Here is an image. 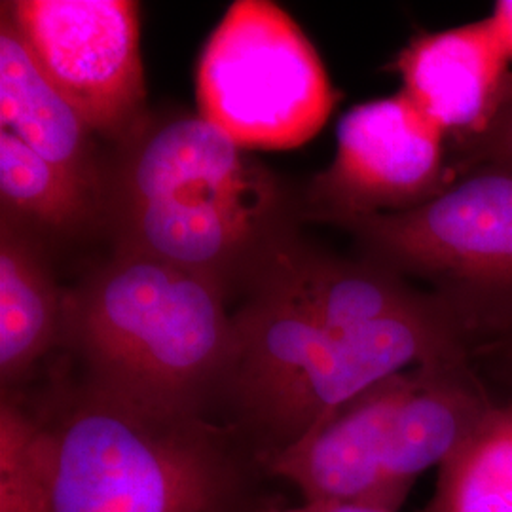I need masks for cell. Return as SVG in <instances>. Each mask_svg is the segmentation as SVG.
I'll list each match as a JSON object with an SVG mask.
<instances>
[{
    "instance_id": "obj_1",
    "label": "cell",
    "mask_w": 512,
    "mask_h": 512,
    "mask_svg": "<svg viewBox=\"0 0 512 512\" xmlns=\"http://www.w3.org/2000/svg\"><path fill=\"white\" fill-rule=\"evenodd\" d=\"M52 446L46 512H262V459L224 421L152 410L80 378L35 401Z\"/></svg>"
},
{
    "instance_id": "obj_2",
    "label": "cell",
    "mask_w": 512,
    "mask_h": 512,
    "mask_svg": "<svg viewBox=\"0 0 512 512\" xmlns=\"http://www.w3.org/2000/svg\"><path fill=\"white\" fill-rule=\"evenodd\" d=\"M116 251L209 277L256 283L293 243L289 194L202 116L139 131L118 169Z\"/></svg>"
},
{
    "instance_id": "obj_3",
    "label": "cell",
    "mask_w": 512,
    "mask_h": 512,
    "mask_svg": "<svg viewBox=\"0 0 512 512\" xmlns=\"http://www.w3.org/2000/svg\"><path fill=\"white\" fill-rule=\"evenodd\" d=\"M217 281L116 251L65 302L63 344L78 378L160 412L217 420L238 351Z\"/></svg>"
},
{
    "instance_id": "obj_4",
    "label": "cell",
    "mask_w": 512,
    "mask_h": 512,
    "mask_svg": "<svg viewBox=\"0 0 512 512\" xmlns=\"http://www.w3.org/2000/svg\"><path fill=\"white\" fill-rule=\"evenodd\" d=\"M196 90L202 118L243 150L302 147L336 103L317 50L268 0L228 8L203 48Z\"/></svg>"
},
{
    "instance_id": "obj_5",
    "label": "cell",
    "mask_w": 512,
    "mask_h": 512,
    "mask_svg": "<svg viewBox=\"0 0 512 512\" xmlns=\"http://www.w3.org/2000/svg\"><path fill=\"white\" fill-rule=\"evenodd\" d=\"M467 346L465 321L446 302L342 334L329 332L287 384L228 425L264 461L366 389L416 366L465 359Z\"/></svg>"
},
{
    "instance_id": "obj_6",
    "label": "cell",
    "mask_w": 512,
    "mask_h": 512,
    "mask_svg": "<svg viewBox=\"0 0 512 512\" xmlns=\"http://www.w3.org/2000/svg\"><path fill=\"white\" fill-rule=\"evenodd\" d=\"M2 12L92 133L133 137L147 99L137 2L16 0Z\"/></svg>"
},
{
    "instance_id": "obj_7",
    "label": "cell",
    "mask_w": 512,
    "mask_h": 512,
    "mask_svg": "<svg viewBox=\"0 0 512 512\" xmlns=\"http://www.w3.org/2000/svg\"><path fill=\"white\" fill-rule=\"evenodd\" d=\"M395 272L512 293V169L480 165L433 200L338 224Z\"/></svg>"
},
{
    "instance_id": "obj_8",
    "label": "cell",
    "mask_w": 512,
    "mask_h": 512,
    "mask_svg": "<svg viewBox=\"0 0 512 512\" xmlns=\"http://www.w3.org/2000/svg\"><path fill=\"white\" fill-rule=\"evenodd\" d=\"M446 139L404 92L353 107L332 164L311 181L308 215L342 224L433 200L459 177L446 164Z\"/></svg>"
},
{
    "instance_id": "obj_9",
    "label": "cell",
    "mask_w": 512,
    "mask_h": 512,
    "mask_svg": "<svg viewBox=\"0 0 512 512\" xmlns=\"http://www.w3.org/2000/svg\"><path fill=\"white\" fill-rule=\"evenodd\" d=\"M418 368L366 389L319 421L287 450L264 459L268 475L291 482L302 501H353L380 507V490L404 403Z\"/></svg>"
},
{
    "instance_id": "obj_10",
    "label": "cell",
    "mask_w": 512,
    "mask_h": 512,
    "mask_svg": "<svg viewBox=\"0 0 512 512\" xmlns=\"http://www.w3.org/2000/svg\"><path fill=\"white\" fill-rule=\"evenodd\" d=\"M393 67L403 92L459 147L486 131L512 88L511 57L490 18L414 38Z\"/></svg>"
},
{
    "instance_id": "obj_11",
    "label": "cell",
    "mask_w": 512,
    "mask_h": 512,
    "mask_svg": "<svg viewBox=\"0 0 512 512\" xmlns=\"http://www.w3.org/2000/svg\"><path fill=\"white\" fill-rule=\"evenodd\" d=\"M0 126L95 194L99 192L92 129L42 73L4 12L0 18Z\"/></svg>"
},
{
    "instance_id": "obj_12",
    "label": "cell",
    "mask_w": 512,
    "mask_h": 512,
    "mask_svg": "<svg viewBox=\"0 0 512 512\" xmlns=\"http://www.w3.org/2000/svg\"><path fill=\"white\" fill-rule=\"evenodd\" d=\"M65 302L35 239L16 220L0 226V385L19 391L63 344Z\"/></svg>"
},
{
    "instance_id": "obj_13",
    "label": "cell",
    "mask_w": 512,
    "mask_h": 512,
    "mask_svg": "<svg viewBox=\"0 0 512 512\" xmlns=\"http://www.w3.org/2000/svg\"><path fill=\"white\" fill-rule=\"evenodd\" d=\"M277 266L315 321L334 334L442 304L416 293L399 272L380 262L357 264L293 243L279 255Z\"/></svg>"
},
{
    "instance_id": "obj_14",
    "label": "cell",
    "mask_w": 512,
    "mask_h": 512,
    "mask_svg": "<svg viewBox=\"0 0 512 512\" xmlns=\"http://www.w3.org/2000/svg\"><path fill=\"white\" fill-rule=\"evenodd\" d=\"M425 512H512V401L492 404L440 465Z\"/></svg>"
},
{
    "instance_id": "obj_15",
    "label": "cell",
    "mask_w": 512,
    "mask_h": 512,
    "mask_svg": "<svg viewBox=\"0 0 512 512\" xmlns=\"http://www.w3.org/2000/svg\"><path fill=\"white\" fill-rule=\"evenodd\" d=\"M2 217L55 234H71L92 219L95 192L0 129Z\"/></svg>"
},
{
    "instance_id": "obj_16",
    "label": "cell",
    "mask_w": 512,
    "mask_h": 512,
    "mask_svg": "<svg viewBox=\"0 0 512 512\" xmlns=\"http://www.w3.org/2000/svg\"><path fill=\"white\" fill-rule=\"evenodd\" d=\"M52 446L37 404L23 393H2L0 512H46Z\"/></svg>"
},
{
    "instance_id": "obj_17",
    "label": "cell",
    "mask_w": 512,
    "mask_h": 512,
    "mask_svg": "<svg viewBox=\"0 0 512 512\" xmlns=\"http://www.w3.org/2000/svg\"><path fill=\"white\" fill-rule=\"evenodd\" d=\"M463 148V173L480 165L512 169V88L486 131Z\"/></svg>"
},
{
    "instance_id": "obj_18",
    "label": "cell",
    "mask_w": 512,
    "mask_h": 512,
    "mask_svg": "<svg viewBox=\"0 0 512 512\" xmlns=\"http://www.w3.org/2000/svg\"><path fill=\"white\" fill-rule=\"evenodd\" d=\"M262 512H391L382 507L353 503V501H302L300 505H287L279 495Z\"/></svg>"
},
{
    "instance_id": "obj_19",
    "label": "cell",
    "mask_w": 512,
    "mask_h": 512,
    "mask_svg": "<svg viewBox=\"0 0 512 512\" xmlns=\"http://www.w3.org/2000/svg\"><path fill=\"white\" fill-rule=\"evenodd\" d=\"M492 23L495 31L501 38L507 54L512 61V0H499L495 2L494 12H492Z\"/></svg>"
},
{
    "instance_id": "obj_20",
    "label": "cell",
    "mask_w": 512,
    "mask_h": 512,
    "mask_svg": "<svg viewBox=\"0 0 512 512\" xmlns=\"http://www.w3.org/2000/svg\"><path fill=\"white\" fill-rule=\"evenodd\" d=\"M507 361H509V368H511V374H512V342H511V346H509V351H507Z\"/></svg>"
}]
</instances>
